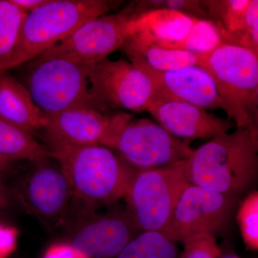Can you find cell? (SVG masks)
<instances>
[{
	"label": "cell",
	"instance_id": "1",
	"mask_svg": "<svg viewBox=\"0 0 258 258\" xmlns=\"http://www.w3.org/2000/svg\"><path fill=\"white\" fill-rule=\"evenodd\" d=\"M258 174V132L237 128L193 150L186 160L190 184L240 198Z\"/></svg>",
	"mask_w": 258,
	"mask_h": 258
},
{
	"label": "cell",
	"instance_id": "2",
	"mask_svg": "<svg viewBox=\"0 0 258 258\" xmlns=\"http://www.w3.org/2000/svg\"><path fill=\"white\" fill-rule=\"evenodd\" d=\"M48 144L50 157L58 163L75 198L92 207L125 198L137 170L116 153L101 145Z\"/></svg>",
	"mask_w": 258,
	"mask_h": 258
},
{
	"label": "cell",
	"instance_id": "3",
	"mask_svg": "<svg viewBox=\"0 0 258 258\" xmlns=\"http://www.w3.org/2000/svg\"><path fill=\"white\" fill-rule=\"evenodd\" d=\"M198 57V66L211 77L227 118L237 128L258 132V54L225 42Z\"/></svg>",
	"mask_w": 258,
	"mask_h": 258
},
{
	"label": "cell",
	"instance_id": "4",
	"mask_svg": "<svg viewBox=\"0 0 258 258\" xmlns=\"http://www.w3.org/2000/svg\"><path fill=\"white\" fill-rule=\"evenodd\" d=\"M107 0H50L27 15L10 69L30 62L72 35L83 24L119 5Z\"/></svg>",
	"mask_w": 258,
	"mask_h": 258
},
{
	"label": "cell",
	"instance_id": "5",
	"mask_svg": "<svg viewBox=\"0 0 258 258\" xmlns=\"http://www.w3.org/2000/svg\"><path fill=\"white\" fill-rule=\"evenodd\" d=\"M190 143L152 120L122 113L112 115L101 146L116 153L135 170L143 171L186 160L194 150Z\"/></svg>",
	"mask_w": 258,
	"mask_h": 258
},
{
	"label": "cell",
	"instance_id": "6",
	"mask_svg": "<svg viewBox=\"0 0 258 258\" xmlns=\"http://www.w3.org/2000/svg\"><path fill=\"white\" fill-rule=\"evenodd\" d=\"M27 63L26 88L44 114H55L78 106L106 111L91 91V66L63 56L45 54Z\"/></svg>",
	"mask_w": 258,
	"mask_h": 258
},
{
	"label": "cell",
	"instance_id": "7",
	"mask_svg": "<svg viewBox=\"0 0 258 258\" xmlns=\"http://www.w3.org/2000/svg\"><path fill=\"white\" fill-rule=\"evenodd\" d=\"M186 160L134 173L124 198L125 208L142 232H159L169 239L173 212L189 183Z\"/></svg>",
	"mask_w": 258,
	"mask_h": 258
},
{
	"label": "cell",
	"instance_id": "8",
	"mask_svg": "<svg viewBox=\"0 0 258 258\" xmlns=\"http://www.w3.org/2000/svg\"><path fill=\"white\" fill-rule=\"evenodd\" d=\"M89 81L93 96L107 108L147 111L155 96L152 80L128 61L107 58L91 66Z\"/></svg>",
	"mask_w": 258,
	"mask_h": 258
},
{
	"label": "cell",
	"instance_id": "9",
	"mask_svg": "<svg viewBox=\"0 0 258 258\" xmlns=\"http://www.w3.org/2000/svg\"><path fill=\"white\" fill-rule=\"evenodd\" d=\"M238 198L188 183L171 220L169 239L183 242L193 235H215L230 222Z\"/></svg>",
	"mask_w": 258,
	"mask_h": 258
},
{
	"label": "cell",
	"instance_id": "10",
	"mask_svg": "<svg viewBox=\"0 0 258 258\" xmlns=\"http://www.w3.org/2000/svg\"><path fill=\"white\" fill-rule=\"evenodd\" d=\"M134 18L125 8L116 14L98 17L83 24L72 35L42 54L63 56L94 66L121 48L130 37Z\"/></svg>",
	"mask_w": 258,
	"mask_h": 258
},
{
	"label": "cell",
	"instance_id": "11",
	"mask_svg": "<svg viewBox=\"0 0 258 258\" xmlns=\"http://www.w3.org/2000/svg\"><path fill=\"white\" fill-rule=\"evenodd\" d=\"M141 232L126 208H116L85 220L69 244L88 258H115Z\"/></svg>",
	"mask_w": 258,
	"mask_h": 258
},
{
	"label": "cell",
	"instance_id": "12",
	"mask_svg": "<svg viewBox=\"0 0 258 258\" xmlns=\"http://www.w3.org/2000/svg\"><path fill=\"white\" fill-rule=\"evenodd\" d=\"M147 111L171 135L190 142L227 133L235 124L227 118L174 98L154 97Z\"/></svg>",
	"mask_w": 258,
	"mask_h": 258
},
{
	"label": "cell",
	"instance_id": "13",
	"mask_svg": "<svg viewBox=\"0 0 258 258\" xmlns=\"http://www.w3.org/2000/svg\"><path fill=\"white\" fill-rule=\"evenodd\" d=\"M130 60L152 80L156 90L154 97L174 98L205 110L221 109L225 111V105L211 77L199 66L161 72L150 69L142 61L136 59Z\"/></svg>",
	"mask_w": 258,
	"mask_h": 258
},
{
	"label": "cell",
	"instance_id": "14",
	"mask_svg": "<svg viewBox=\"0 0 258 258\" xmlns=\"http://www.w3.org/2000/svg\"><path fill=\"white\" fill-rule=\"evenodd\" d=\"M43 128L47 142L74 146L101 145L111 116L91 107L78 106L45 115Z\"/></svg>",
	"mask_w": 258,
	"mask_h": 258
},
{
	"label": "cell",
	"instance_id": "15",
	"mask_svg": "<svg viewBox=\"0 0 258 258\" xmlns=\"http://www.w3.org/2000/svg\"><path fill=\"white\" fill-rule=\"evenodd\" d=\"M23 185L20 198L37 216H60L72 196L71 186L60 166L40 161Z\"/></svg>",
	"mask_w": 258,
	"mask_h": 258
},
{
	"label": "cell",
	"instance_id": "16",
	"mask_svg": "<svg viewBox=\"0 0 258 258\" xmlns=\"http://www.w3.org/2000/svg\"><path fill=\"white\" fill-rule=\"evenodd\" d=\"M197 18L171 10L149 12L132 19L130 37L179 50Z\"/></svg>",
	"mask_w": 258,
	"mask_h": 258
},
{
	"label": "cell",
	"instance_id": "17",
	"mask_svg": "<svg viewBox=\"0 0 258 258\" xmlns=\"http://www.w3.org/2000/svg\"><path fill=\"white\" fill-rule=\"evenodd\" d=\"M0 118L32 134L43 128L46 122L26 87L8 73L0 76Z\"/></svg>",
	"mask_w": 258,
	"mask_h": 258
},
{
	"label": "cell",
	"instance_id": "18",
	"mask_svg": "<svg viewBox=\"0 0 258 258\" xmlns=\"http://www.w3.org/2000/svg\"><path fill=\"white\" fill-rule=\"evenodd\" d=\"M120 49L124 51L129 60L142 61L150 69L161 72L198 66V55L191 52L157 46L132 37H129Z\"/></svg>",
	"mask_w": 258,
	"mask_h": 258
},
{
	"label": "cell",
	"instance_id": "19",
	"mask_svg": "<svg viewBox=\"0 0 258 258\" xmlns=\"http://www.w3.org/2000/svg\"><path fill=\"white\" fill-rule=\"evenodd\" d=\"M0 156L13 161L40 162L50 157L48 148L25 128L0 118Z\"/></svg>",
	"mask_w": 258,
	"mask_h": 258
},
{
	"label": "cell",
	"instance_id": "20",
	"mask_svg": "<svg viewBox=\"0 0 258 258\" xmlns=\"http://www.w3.org/2000/svg\"><path fill=\"white\" fill-rule=\"evenodd\" d=\"M27 15L11 0H0V76L10 70Z\"/></svg>",
	"mask_w": 258,
	"mask_h": 258
},
{
	"label": "cell",
	"instance_id": "21",
	"mask_svg": "<svg viewBox=\"0 0 258 258\" xmlns=\"http://www.w3.org/2000/svg\"><path fill=\"white\" fill-rule=\"evenodd\" d=\"M209 17L216 19L222 27L224 42L229 43L242 32L250 0L202 1Z\"/></svg>",
	"mask_w": 258,
	"mask_h": 258
},
{
	"label": "cell",
	"instance_id": "22",
	"mask_svg": "<svg viewBox=\"0 0 258 258\" xmlns=\"http://www.w3.org/2000/svg\"><path fill=\"white\" fill-rule=\"evenodd\" d=\"M176 242L157 232H142L115 258H179Z\"/></svg>",
	"mask_w": 258,
	"mask_h": 258
},
{
	"label": "cell",
	"instance_id": "23",
	"mask_svg": "<svg viewBox=\"0 0 258 258\" xmlns=\"http://www.w3.org/2000/svg\"><path fill=\"white\" fill-rule=\"evenodd\" d=\"M223 43L220 24L213 20L197 18L179 50L203 55L216 50Z\"/></svg>",
	"mask_w": 258,
	"mask_h": 258
},
{
	"label": "cell",
	"instance_id": "24",
	"mask_svg": "<svg viewBox=\"0 0 258 258\" xmlns=\"http://www.w3.org/2000/svg\"><path fill=\"white\" fill-rule=\"evenodd\" d=\"M126 10L134 17H138L149 12L158 10H171L198 19L210 18L202 1L198 0H142L134 1Z\"/></svg>",
	"mask_w": 258,
	"mask_h": 258
},
{
	"label": "cell",
	"instance_id": "25",
	"mask_svg": "<svg viewBox=\"0 0 258 258\" xmlns=\"http://www.w3.org/2000/svg\"><path fill=\"white\" fill-rule=\"evenodd\" d=\"M241 235L246 248L258 249V192L251 191L242 200L237 215Z\"/></svg>",
	"mask_w": 258,
	"mask_h": 258
},
{
	"label": "cell",
	"instance_id": "26",
	"mask_svg": "<svg viewBox=\"0 0 258 258\" xmlns=\"http://www.w3.org/2000/svg\"><path fill=\"white\" fill-rule=\"evenodd\" d=\"M184 249L179 258H219L220 247L215 235L201 234L191 236L182 242Z\"/></svg>",
	"mask_w": 258,
	"mask_h": 258
},
{
	"label": "cell",
	"instance_id": "27",
	"mask_svg": "<svg viewBox=\"0 0 258 258\" xmlns=\"http://www.w3.org/2000/svg\"><path fill=\"white\" fill-rule=\"evenodd\" d=\"M229 43L235 44L258 54V1L250 0L242 32Z\"/></svg>",
	"mask_w": 258,
	"mask_h": 258
},
{
	"label": "cell",
	"instance_id": "28",
	"mask_svg": "<svg viewBox=\"0 0 258 258\" xmlns=\"http://www.w3.org/2000/svg\"><path fill=\"white\" fill-rule=\"evenodd\" d=\"M18 231L15 227L0 226V258L11 254L17 247Z\"/></svg>",
	"mask_w": 258,
	"mask_h": 258
},
{
	"label": "cell",
	"instance_id": "29",
	"mask_svg": "<svg viewBox=\"0 0 258 258\" xmlns=\"http://www.w3.org/2000/svg\"><path fill=\"white\" fill-rule=\"evenodd\" d=\"M42 258H88L69 243L55 244L47 249Z\"/></svg>",
	"mask_w": 258,
	"mask_h": 258
},
{
	"label": "cell",
	"instance_id": "30",
	"mask_svg": "<svg viewBox=\"0 0 258 258\" xmlns=\"http://www.w3.org/2000/svg\"><path fill=\"white\" fill-rule=\"evenodd\" d=\"M50 1V0H11L13 4L27 14L39 9Z\"/></svg>",
	"mask_w": 258,
	"mask_h": 258
},
{
	"label": "cell",
	"instance_id": "31",
	"mask_svg": "<svg viewBox=\"0 0 258 258\" xmlns=\"http://www.w3.org/2000/svg\"><path fill=\"white\" fill-rule=\"evenodd\" d=\"M13 194L0 182V209L8 208L11 204Z\"/></svg>",
	"mask_w": 258,
	"mask_h": 258
},
{
	"label": "cell",
	"instance_id": "32",
	"mask_svg": "<svg viewBox=\"0 0 258 258\" xmlns=\"http://www.w3.org/2000/svg\"><path fill=\"white\" fill-rule=\"evenodd\" d=\"M13 162H14V161L0 156V182H2V179H3L5 173L8 171L10 164Z\"/></svg>",
	"mask_w": 258,
	"mask_h": 258
},
{
	"label": "cell",
	"instance_id": "33",
	"mask_svg": "<svg viewBox=\"0 0 258 258\" xmlns=\"http://www.w3.org/2000/svg\"><path fill=\"white\" fill-rule=\"evenodd\" d=\"M219 258H242L236 254L233 249L230 247H220V254Z\"/></svg>",
	"mask_w": 258,
	"mask_h": 258
}]
</instances>
